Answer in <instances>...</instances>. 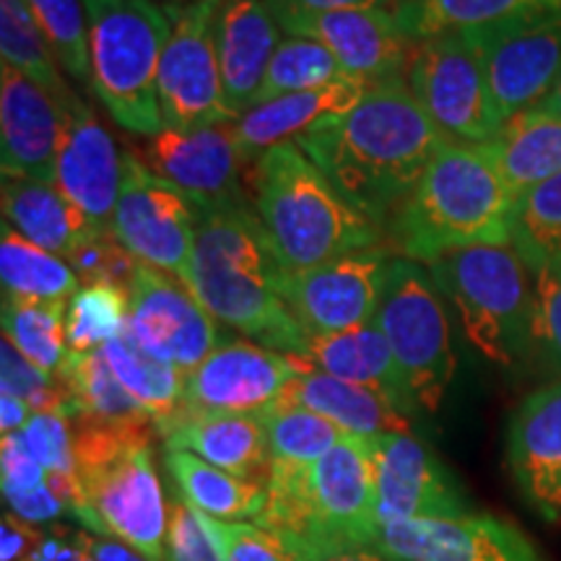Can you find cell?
Instances as JSON below:
<instances>
[{
  "label": "cell",
  "mask_w": 561,
  "mask_h": 561,
  "mask_svg": "<svg viewBox=\"0 0 561 561\" xmlns=\"http://www.w3.org/2000/svg\"><path fill=\"white\" fill-rule=\"evenodd\" d=\"M224 561H294L284 543L261 525L224 523L195 512Z\"/></svg>",
  "instance_id": "obj_46"
},
{
  "label": "cell",
  "mask_w": 561,
  "mask_h": 561,
  "mask_svg": "<svg viewBox=\"0 0 561 561\" xmlns=\"http://www.w3.org/2000/svg\"><path fill=\"white\" fill-rule=\"evenodd\" d=\"M280 39L284 30L268 0H221L216 16V50L227 107L234 121L257 104Z\"/></svg>",
  "instance_id": "obj_24"
},
{
  "label": "cell",
  "mask_w": 561,
  "mask_h": 561,
  "mask_svg": "<svg viewBox=\"0 0 561 561\" xmlns=\"http://www.w3.org/2000/svg\"><path fill=\"white\" fill-rule=\"evenodd\" d=\"M0 55L5 66L45 89L55 102L76 94L60 76V66L24 0H0Z\"/></svg>",
  "instance_id": "obj_37"
},
{
  "label": "cell",
  "mask_w": 561,
  "mask_h": 561,
  "mask_svg": "<svg viewBox=\"0 0 561 561\" xmlns=\"http://www.w3.org/2000/svg\"><path fill=\"white\" fill-rule=\"evenodd\" d=\"M510 244L530 273L561 257V174L517 195Z\"/></svg>",
  "instance_id": "obj_38"
},
{
  "label": "cell",
  "mask_w": 561,
  "mask_h": 561,
  "mask_svg": "<svg viewBox=\"0 0 561 561\" xmlns=\"http://www.w3.org/2000/svg\"><path fill=\"white\" fill-rule=\"evenodd\" d=\"M60 104L11 66H0V167L3 178L55 185Z\"/></svg>",
  "instance_id": "obj_23"
},
{
  "label": "cell",
  "mask_w": 561,
  "mask_h": 561,
  "mask_svg": "<svg viewBox=\"0 0 561 561\" xmlns=\"http://www.w3.org/2000/svg\"><path fill=\"white\" fill-rule=\"evenodd\" d=\"M460 34L479 53L502 125L538 107L561 79V11L525 13Z\"/></svg>",
  "instance_id": "obj_12"
},
{
  "label": "cell",
  "mask_w": 561,
  "mask_h": 561,
  "mask_svg": "<svg viewBox=\"0 0 561 561\" xmlns=\"http://www.w3.org/2000/svg\"><path fill=\"white\" fill-rule=\"evenodd\" d=\"M128 297L133 339L153 359L187 375L219 346L216 320L178 276L138 263Z\"/></svg>",
  "instance_id": "obj_15"
},
{
  "label": "cell",
  "mask_w": 561,
  "mask_h": 561,
  "mask_svg": "<svg viewBox=\"0 0 561 561\" xmlns=\"http://www.w3.org/2000/svg\"><path fill=\"white\" fill-rule=\"evenodd\" d=\"M280 30L291 37L318 42L341 62L351 79L385 83L403 79L413 47L401 21L390 11H273Z\"/></svg>",
  "instance_id": "obj_17"
},
{
  "label": "cell",
  "mask_w": 561,
  "mask_h": 561,
  "mask_svg": "<svg viewBox=\"0 0 561 561\" xmlns=\"http://www.w3.org/2000/svg\"><path fill=\"white\" fill-rule=\"evenodd\" d=\"M89 16L91 94L121 128L151 138L164 128L159 66L172 16L157 0H83Z\"/></svg>",
  "instance_id": "obj_7"
},
{
  "label": "cell",
  "mask_w": 561,
  "mask_h": 561,
  "mask_svg": "<svg viewBox=\"0 0 561 561\" xmlns=\"http://www.w3.org/2000/svg\"><path fill=\"white\" fill-rule=\"evenodd\" d=\"M26 561H94L91 553L83 549L79 533H55L47 536L39 551Z\"/></svg>",
  "instance_id": "obj_53"
},
{
  "label": "cell",
  "mask_w": 561,
  "mask_h": 561,
  "mask_svg": "<svg viewBox=\"0 0 561 561\" xmlns=\"http://www.w3.org/2000/svg\"><path fill=\"white\" fill-rule=\"evenodd\" d=\"M164 468L182 500L214 520H257L268 502L265 481L242 479L178 447H164Z\"/></svg>",
  "instance_id": "obj_29"
},
{
  "label": "cell",
  "mask_w": 561,
  "mask_h": 561,
  "mask_svg": "<svg viewBox=\"0 0 561 561\" xmlns=\"http://www.w3.org/2000/svg\"><path fill=\"white\" fill-rule=\"evenodd\" d=\"M0 280L9 297L39 301H68L81 289L79 273L66 257L42 250L5 221L0 229Z\"/></svg>",
  "instance_id": "obj_34"
},
{
  "label": "cell",
  "mask_w": 561,
  "mask_h": 561,
  "mask_svg": "<svg viewBox=\"0 0 561 561\" xmlns=\"http://www.w3.org/2000/svg\"><path fill=\"white\" fill-rule=\"evenodd\" d=\"M294 144L351 206L388 227L447 138L421 110L409 83H375L348 112L325 117Z\"/></svg>",
  "instance_id": "obj_1"
},
{
  "label": "cell",
  "mask_w": 561,
  "mask_h": 561,
  "mask_svg": "<svg viewBox=\"0 0 561 561\" xmlns=\"http://www.w3.org/2000/svg\"><path fill=\"white\" fill-rule=\"evenodd\" d=\"M68 263L73 265V271L79 273L83 284L104 280V284H117L123 289H128L133 273L138 268V263L117 244L112 231L83 240L73 255L68 257Z\"/></svg>",
  "instance_id": "obj_47"
},
{
  "label": "cell",
  "mask_w": 561,
  "mask_h": 561,
  "mask_svg": "<svg viewBox=\"0 0 561 561\" xmlns=\"http://www.w3.org/2000/svg\"><path fill=\"white\" fill-rule=\"evenodd\" d=\"M26 450L50 476H79L76 462V434L70 432V416L66 411L32 413L21 430Z\"/></svg>",
  "instance_id": "obj_45"
},
{
  "label": "cell",
  "mask_w": 561,
  "mask_h": 561,
  "mask_svg": "<svg viewBox=\"0 0 561 561\" xmlns=\"http://www.w3.org/2000/svg\"><path fill=\"white\" fill-rule=\"evenodd\" d=\"M375 546L398 561H546L515 525L491 515L385 523Z\"/></svg>",
  "instance_id": "obj_20"
},
{
  "label": "cell",
  "mask_w": 561,
  "mask_h": 561,
  "mask_svg": "<svg viewBox=\"0 0 561 561\" xmlns=\"http://www.w3.org/2000/svg\"><path fill=\"white\" fill-rule=\"evenodd\" d=\"M375 325L388 339L416 411L437 413L453 385L458 359L445 294L430 265L392 257Z\"/></svg>",
  "instance_id": "obj_9"
},
{
  "label": "cell",
  "mask_w": 561,
  "mask_h": 561,
  "mask_svg": "<svg viewBox=\"0 0 561 561\" xmlns=\"http://www.w3.org/2000/svg\"><path fill=\"white\" fill-rule=\"evenodd\" d=\"M191 201L198 229L182 284L216 322L257 346L305 359L310 335L280 297L284 268L273 257L255 206L248 198Z\"/></svg>",
  "instance_id": "obj_2"
},
{
  "label": "cell",
  "mask_w": 561,
  "mask_h": 561,
  "mask_svg": "<svg viewBox=\"0 0 561 561\" xmlns=\"http://www.w3.org/2000/svg\"><path fill=\"white\" fill-rule=\"evenodd\" d=\"M45 538V533L34 528L32 523L5 512L3 528H0V561H26L39 551Z\"/></svg>",
  "instance_id": "obj_51"
},
{
  "label": "cell",
  "mask_w": 561,
  "mask_h": 561,
  "mask_svg": "<svg viewBox=\"0 0 561 561\" xmlns=\"http://www.w3.org/2000/svg\"><path fill=\"white\" fill-rule=\"evenodd\" d=\"M515 193L483 146L445 144L388 221L390 244L432 265L447 252L510 244Z\"/></svg>",
  "instance_id": "obj_4"
},
{
  "label": "cell",
  "mask_w": 561,
  "mask_h": 561,
  "mask_svg": "<svg viewBox=\"0 0 561 561\" xmlns=\"http://www.w3.org/2000/svg\"><path fill=\"white\" fill-rule=\"evenodd\" d=\"M32 409L30 403H24L16 396H9L3 392L0 396V430L3 434H19L26 426V421L32 419Z\"/></svg>",
  "instance_id": "obj_55"
},
{
  "label": "cell",
  "mask_w": 561,
  "mask_h": 561,
  "mask_svg": "<svg viewBox=\"0 0 561 561\" xmlns=\"http://www.w3.org/2000/svg\"><path fill=\"white\" fill-rule=\"evenodd\" d=\"M430 271L481 359L507 371L533 359V276L512 244L447 252Z\"/></svg>",
  "instance_id": "obj_8"
},
{
  "label": "cell",
  "mask_w": 561,
  "mask_h": 561,
  "mask_svg": "<svg viewBox=\"0 0 561 561\" xmlns=\"http://www.w3.org/2000/svg\"><path fill=\"white\" fill-rule=\"evenodd\" d=\"M198 216L191 195L153 174L136 153L123 157V185L110 231L133 261L185 280Z\"/></svg>",
  "instance_id": "obj_13"
},
{
  "label": "cell",
  "mask_w": 561,
  "mask_h": 561,
  "mask_svg": "<svg viewBox=\"0 0 561 561\" xmlns=\"http://www.w3.org/2000/svg\"><path fill=\"white\" fill-rule=\"evenodd\" d=\"M170 496V533H167L170 561H224L191 504L178 494Z\"/></svg>",
  "instance_id": "obj_48"
},
{
  "label": "cell",
  "mask_w": 561,
  "mask_h": 561,
  "mask_svg": "<svg viewBox=\"0 0 561 561\" xmlns=\"http://www.w3.org/2000/svg\"><path fill=\"white\" fill-rule=\"evenodd\" d=\"M507 466L525 504L561 525V380L530 392L512 413Z\"/></svg>",
  "instance_id": "obj_22"
},
{
  "label": "cell",
  "mask_w": 561,
  "mask_h": 561,
  "mask_svg": "<svg viewBox=\"0 0 561 561\" xmlns=\"http://www.w3.org/2000/svg\"><path fill=\"white\" fill-rule=\"evenodd\" d=\"M538 11H561V0H411L396 16L409 39L419 45L439 34L486 30Z\"/></svg>",
  "instance_id": "obj_33"
},
{
  "label": "cell",
  "mask_w": 561,
  "mask_h": 561,
  "mask_svg": "<svg viewBox=\"0 0 561 561\" xmlns=\"http://www.w3.org/2000/svg\"><path fill=\"white\" fill-rule=\"evenodd\" d=\"M0 371H3V392L21 398L30 403L34 413L39 411H66L68 413V392L55 375H47L37 364L26 359L9 339L0 343Z\"/></svg>",
  "instance_id": "obj_44"
},
{
  "label": "cell",
  "mask_w": 561,
  "mask_h": 561,
  "mask_svg": "<svg viewBox=\"0 0 561 561\" xmlns=\"http://www.w3.org/2000/svg\"><path fill=\"white\" fill-rule=\"evenodd\" d=\"M3 221L66 261L83 240L96 234L53 182L26 178H3Z\"/></svg>",
  "instance_id": "obj_30"
},
{
  "label": "cell",
  "mask_w": 561,
  "mask_h": 561,
  "mask_svg": "<svg viewBox=\"0 0 561 561\" xmlns=\"http://www.w3.org/2000/svg\"><path fill=\"white\" fill-rule=\"evenodd\" d=\"M252 206L284 271H305L377 248L382 231L362 216L294 140L255 159Z\"/></svg>",
  "instance_id": "obj_5"
},
{
  "label": "cell",
  "mask_w": 561,
  "mask_h": 561,
  "mask_svg": "<svg viewBox=\"0 0 561 561\" xmlns=\"http://www.w3.org/2000/svg\"><path fill=\"white\" fill-rule=\"evenodd\" d=\"M79 541L83 543V549L91 553V559L94 561H149L144 553L130 549V546L117 541V538L94 536V533H79Z\"/></svg>",
  "instance_id": "obj_54"
},
{
  "label": "cell",
  "mask_w": 561,
  "mask_h": 561,
  "mask_svg": "<svg viewBox=\"0 0 561 561\" xmlns=\"http://www.w3.org/2000/svg\"><path fill=\"white\" fill-rule=\"evenodd\" d=\"M305 359L328 375L339 377V380L380 392L382 398H388L396 409L409 413V416L416 411L396 356L388 346V339L375 322L354 328V331L312 335Z\"/></svg>",
  "instance_id": "obj_28"
},
{
  "label": "cell",
  "mask_w": 561,
  "mask_h": 561,
  "mask_svg": "<svg viewBox=\"0 0 561 561\" xmlns=\"http://www.w3.org/2000/svg\"><path fill=\"white\" fill-rule=\"evenodd\" d=\"M265 489L268 502L255 525L273 533L294 561L375 546L380 523L371 439L348 434L314 462H271Z\"/></svg>",
  "instance_id": "obj_3"
},
{
  "label": "cell",
  "mask_w": 561,
  "mask_h": 561,
  "mask_svg": "<svg viewBox=\"0 0 561 561\" xmlns=\"http://www.w3.org/2000/svg\"><path fill=\"white\" fill-rule=\"evenodd\" d=\"M24 3L45 34L62 73L91 89L89 16L83 0H24Z\"/></svg>",
  "instance_id": "obj_42"
},
{
  "label": "cell",
  "mask_w": 561,
  "mask_h": 561,
  "mask_svg": "<svg viewBox=\"0 0 561 561\" xmlns=\"http://www.w3.org/2000/svg\"><path fill=\"white\" fill-rule=\"evenodd\" d=\"M343 79H351V76L325 47L312 39L286 34L280 39L276 55H273L268 73H265L263 89L257 94V104L273 102L278 96L299 94V91L331 87V83Z\"/></svg>",
  "instance_id": "obj_40"
},
{
  "label": "cell",
  "mask_w": 561,
  "mask_h": 561,
  "mask_svg": "<svg viewBox=\"0 0 561 561\" xmlns=\"http://www.w3.org/2000/svg\"><path fill=\"white\" fill-rule=\"evenodd\" d=\"M58 104L62 128L55 187L79 210L91 231L107 234L121 198L125 153L117 151L115 138L79 94H70Z\"/></svg>",
  "instance_id": "obj_18"
},
{
  "label": "cell",
  "mask_w": 561,
  "mask_h": 561,
  "mask_svg": "<svg viewBox=\"0 0 561 561\" xmlns=\"http://www.w3.org/2000/svg\"><path fill=\"white\" fill-rule=\"evenodd\" d=\"M219 9L221 0H198L185 9H167L172 32L159 66V104L167 130L234 123L227 107L216 50Z\"/></svg>",
  "instance_id": "obj_11"
},
{
  "label": "cell",
  "mask_w": 561,
  "mask_h": 561,
  "mask_svg": "<svg viewBox=\"0 0 561 561\" xmlns=\"http://www.w3.org/2000/svg\"><path fill=\"white\" fill-rule=\"evenodd\" d=\"M0 473H3V496L24 494V491L39 489L47 481V471L32 458L24 439L19 434H3L0 442Z\"/></svg>",
  "instance_id": "obj_49"
},
{
  "label": "cell",
  "mask_w": 561,
  "mask_h": 561,
  "mask_svg": "<svg viewBox=\"0 0 561 561\" xmlns=\"http://www.w3.org/2000/svg\"><path fill=\"white\" fill-rule=\"evenodd\" d=\"M157 3L167 5V9H185V5L198 3V0H157Z\"/></svg>",
  "instance_id": "obj_58"
},
{
  "label": "cell",
  "mask_w": 561,
  "mask_h": 561,
  "mask_svg": "<svg viewBox=\"0 0 561 561\" xmlns=\"http://www.w3.org/2000/svg\"><path fill=\"white\" fill-rule=\"evenodd\" d=\"M409 89L447 144L486 146L502 133L479 53L466 34H439L413 47Z\"/></svg>",
  "instance_id": "obj_10"
},
{
  "label": "cell",
  "mask_w": 561,
  "mask_h": 561,
  "mask_svg": "<svg viewBox=\"0 0 561 561\" xmlns=\"http://www.w3.org/2000/svg\"><path fill=\"white\" fill-rule=\"evenodd\" d=\"M273 462H314L348 437L341 426L301 405H273L261 413Z\"/></svg>",
  "instance_id": "obj_41"
},
{
  "label": "cell",
  "mask_w": 561,
  "mask_h": 561,
  "mask_svg": "<svg viewBox=\"0 0 561 561\" xmlns=\"http://www.w3.org/2000/svg\"><path fill=\"white\" fill-rule=\"evenodd\" d=\"M5 504L13 515L21 517L26 523H47V520H58L62 515H70L66 502L60 500L58 494L50 489V483H42L39 489L24 491V494H13V496H3Z\"/></svg>",
  "instance_id": "obj_50"
},
{
  "label": "cell",
  "mask_w": 561,
  "mask_h": 561,
  "mask_svg": "<svg viewBox=\"0 0 561 561\" xmlns=\"http://www.w3.org/2000/svg\"><path fill=\"white\" fill-rule=\"evenodd\" d=\"M138 159L157 178L180 187L195 201H244L240 187L242 153L234 138V123L195 130H161L146 138Z\"/></svg>",
  "instance_id": "obj_21"
},
{
  "label": "cell",
  "mask_w": 561,
  "mask_h": 561,
  "mask_svg": "<svg viewBox=\"0 0 561 561\" xmlns=\"http://www.w3.org/2000/svg\"><path fill=\"white\" fill-rule=\"evenodd\" d=\"M307 367V359L278 354L244 339H221L185 380L191 413H265Z\"/></svg>",
  "instance_id": "obj_16"
},
{
  "label": "cell",
  "mask_w": 561,
  "mask_h": 561,
  "mask_svg": "<svg viewBox=\"0 0 561 561\" xmlns=\"http://www.w3.org/2000/svg\"><path fill=\"white\" fill-rule=\"evenodd\" d=\"M314 561H398L377 546H348V549H335L318 557Z\"/></svg>",
  "instance_id": "obj_56"
},
{
  "label": "cell",
  "mask_w": 561,
  "mask_h": 561,
  "mask_svg": "<svg viewBox=\"0 0 561 561\" xmlns=\"http://www.w3.org/2000/svg\"><path fill=\"white\" fill-rule=\"evenodd\" d=\"M273 11H346L369 9L398 13V0H268Z\"/></svg>",
  "instance_id": "obj_52"
},
{
  "label": "cell",
  "mask_w": 561,
  "mask_h": 561,
  "mask_svg": "<svg viewBox=\"0 0 561 561\" xmlns=\"http://www.w3.org/2000/svg\"><path fill=\"white\" fill-rule=\"evenodd\" d=\"M403 3H411V0H398V9H401V5H403Z\"/></svg>",
  "instance_id": "obj_59"
},
{
  "label": "cell",
  "mask_w": 561,
  "mask_h": 561,
  "mask_svg": "<svg viewBox=\"0 0 561 561\" xmlns=\"http://www.w3.org/2000/svg\"><path fill=\"white\" fill-rule=\"evenodd\" d=\"M483 149L517 198L538 182L561 174V121L533 107L504 123L500 136Z\"/></svg>",
  "instance_id": "obj_31"
},
{
  "label": "cell",
  "mask_w": 561,
  "mask_h": 561,
  "mask_svg": "<svg viewBox=\"0 0 561 561\" xmlns=\"http://www.w3.org/2000/svg\"><path fill=\"white\" fill-rule=\"evenodd\" d=\"M278 403L320 413L354 437L375 439L385 434H411V416L396 409L388 398L362 385L339 380L310 362L289 382Z\"/></svg>",
  "instance_id": "obj_27"
},
{
  "label": "cell",
  "mask_w": 561,
  "mask_h": 561,
  "mask_svg": "<svg viewBox=\"0 0 561 561\" xmlns=\"http://www.w3.org/2000/svg\"><path fill=\"white\" fill-rule=\"evenodd\" d=\"M533 359L561 380V257L533 271Z\"/></svg>",
  "instance_id": "obj_43"
},
{
  "label": "cell",
  "mask_w": 561,
  "mask_h": 561,
  "mask_svg": "<svg viewBox=\"0 0 561 561\" xmlns=\"http://www.w3.org/2000/svg\"><path fill=\"white\" fill-rule=\"evenodd\" d=\"M68 392V416L81 424H140L153 421L136 398L123 388L104 351L73 354L58 371Z\"/></svg>",
  "instance_id": "obj_32"
},
{
  "label": "cell",
  "mask_w": 561,
  "mask_h": 561,
  "mask_svg": "<svg viewBox=\"0 0 561 561\" xmlns=\"http://www.w3.org/2000/svg\"><path fill=\"white\" fill-rule=\"evenodd\" d=\"M164 447L198 455L210 466L252 481H268L271 450L257 413H191L178 411L153 426Z\"/></svg>",
  "instance_id": "obj_25"
},
{
  "label": "cell",
  "mask_w": 561,
  "mask_h": 561,
  "mask_svg": "<svg viewBox=\"0 0 561 561\" xmlns=\"http://www.w3.org/2000/svg\"><path fill=\"white\" fill-rule=\"evenodd\" d=\"M375 453L377 523L432 520L471 515L466 491L416 434L371 439Z\"/></svg>",
  "instance_id": "obj_19"
},
{
  "label": "cell",
  "mask_w": 561,
  "mask_h": 561,
  "mask_svg": "<svg viewBox=\"0 0 561 561\" xmlns=\"http://www.w3.org/2000/svg\"><path fill=\"white\" fill-rule=\"evenodd\" d=\"M130 318L128 289L117 284H81V289L68 299L66 341L73 354L100 351L115 341Z\"/></svg>",
  "instance_id": "obj_39"
},
{
  "label": "cell",
  "mask_w": 561,
  "mask_h": 561,
  "mask_svg": "<svg viewBox=\"0 0 561 561\" xmlns=\"http://www.w3.org/2000/svg\"><path fill=\"white\" fill-rule=\"evenodd\" d=\"M371 83L359 79H343L331 87L299 94L278 96V100L257 104L234 121V138L244 161H255L273 146L289 144L305 136L307 130L325 121V117L348 112L364 100Z\"/></svg>",
  "instance_id": "obj_26"
},
{
  "label": "cell",
  "mask_w": 561,
  "mask_h": 561,
  "mask_svg": "<svg viewBox=\"0 0 561 561\" xmlns=\"http://www.w3.org/2000/svg\"><path fill=\"white\" fill-rule=\"evenodd\" d=\"M102 351L104 356H107L112 371L117 375V380L123 382V388L128 390L153 419V426L174 416V413L182 409V403H185L187 375L178 367H170V364L146 354V351L138 346V341L133 339L130 328H125V331L117 335L115 341H110Z\"/></svg>",
  "instance_id": "obj_35"
},
{
  "label": "cell",
  "mask_w": 561,
  "mask_h": 561,
  "mask_svg": "<svg viewBox=\"0 0 561 561\" xmlns=\"http://www.w3.org/2000/svg\"><path fill=\"white\" fill-rule=\"evenodd\" d=\"M538 110L549 112V115L559 117V121H561V79L557 81V87H553L551 94L546 96V100H543L541 104H538Z\"/></svg>",
  "instance_id": "obj_57"
},
{
  "label": "cell",
  "mask_w": 561,
  "mask_h": 561,
  "mask_svg": "<svg viewBox=\"0 0 561 561\" xmlns=\"http://www.w3.org/2000/svg\"><path fill=\"white\" fill-rule=\"evenodd\" d=\"M392 257L377 244L314 268L284 271L278 291L310 339L354 331L375 322Z\"/></svg>",
  "instance_id": "obj_14"
},
{
  "label": "cell",
  "mask_w": 561,
  "mask_h": 561,
  "mask_svg": "<svg viewBox=\"0 0 561 561\" xmlns=\"http://www.w3.org/2000/svg\"><path fill=\"white\" fill-rule=\"evenodd\" d=\"M149 424H81L76 462L83 510L94 536L117 538L149 561H170V500L153 468Z\"/></svg>",
  "instance_id": "obj_6"
},
{
  "label": "cell",
  "mask_w": 561,
  "mask_h": 561,
  "mask_svg": "<svg viewBox=\"0 0 561 561\" xmlns=\"http://www.w3.org/2000/svg\"><path fill=\"white\" fill-rule=\"evenodd\" d=\"M68 301L21 299L3 294V339H9L21 354L47 375L58 377L68 362L66 341Z\"/></svg>",
  "instance_id": "obj_36"
}]
</instances>
